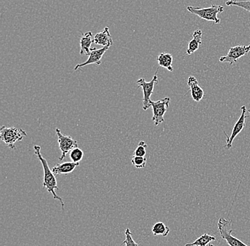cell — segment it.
I'll list each match as a JSON object with an SVG mask.
<instances>
[{
  "instance_id": "obj_21",
  "label": "cell",
  "mask_w": 250,
  "mask_h": 246,
  "mask_svg": "<svg viewBox=\"0 0 250 246\" xmlns=\"http://www.w3.org/2000/svg\"><path fill=\"white\" fill-rule=\"evenodd\" d=\"M147 159L145 157H138L133 155L132 164L137 169H144L146 166Z\"/></svg>"
},
{
  "instance_id": "obj_15",
  "label": "cell",
  "mask_w": 250,
  "mask_h": 246,
  "mask_svg": "<svg viewBox=\"0 0 250 246\" xmlns=\"http://www.w3.org/2000/svg\"><path fill=\"white\" fill-rule=\"evenodd\" d=\"M202 35L203 32L201 29H198L193 32V39L188 42L187 51L188 55H191L198 49L200 45L202 44Z\"/></svg>"
},
{
  "instance_id": "obj_17",
  "label": "cell",
  "mask_w": 250,
  "mask_h": 246,
  "mask_svg": "<svg viewBox=\"0 0 250 246\" xmlns=\"http://www.w3.org/2000/svg\"><path fill=\"white\" fill-rule=\"evenodd\" d=\"M215 240H216V238L215 236H210L208 233H205L201 237L198 238L194 242L191 243V244H186L184 246H206L210 244V243L212 241H215Z\"/></svg>"
},
{
  "instance_id": "obj_2",
  "label": "cell",
  "mask_w": 250,
  "mask_h": 246,
  "mask_svg": "<svg viewBox=\"0 0 250 246\" xmlns=\"http://www.w3.org/2000/svg\"><path fill=\"white\" fill-rule=\"evenodd\" d=\"M187 10L193 15H197L200 18L206 21L212 22L215 23H220V19L218 17L219 13H222L224 11L223 6L212 4L210 7L207 8H201L188 6Z\"/></svg>"
},
{
  "instance_id": "obj_9",
  "label": "cell",
  "mask_w": 250,
  "mask_h": 246,
  "mask_svg": "<svg viewBox=\"0 0 250 246\" xmlns=\"http://www.w3.org/2000/svg\"><path fill=\"white\" fill-rule=\"evenodd\" d=\"M242 113L240 117H239L238 120L236 122L235 125H234L233 130H232L231 135L228 137V134H226V132H224L225 134H226L227 138V145L226 148L228 150L232 147V142L233 140L240 133H241L243 128L245 126V120H246V112L247 108L245 106H242L241 108Z\"/></svg>"
},
{
  "instance_id": "obj_6",
  "label": "cell",
  "mask_w": 250,
  "mask_h": 246,
  "mask_svg": "<svg viewBox=\"0 0 250 246\" xmlns=\"http://www.w3.org/2000/svg\"><path fill=\"white\" fill-rule=\"evenodd\" d=\"M150 104L153 109L152 120L154 125L157 126L164 122V115L169 108L170 98L167 97L155 102L151 100Z\"/></svg>"
},
{
  "instance_id": "obj_11",
  "label": "cell",
  "mask_w": 250,
  "mask_h": 246,
  "mask_svg": "<svg viewBox=\"0 0 250 246\" xmlns=\"http://www.w3.org/2000/svg\"><path fill=\"white\" fill-rule=\"evenodd\" d=\"M94 37L93 33L91 31H87L86 33H81V40H80V46H81V51L80 55H90L91 51L92 43L93 42Z\"/></svg>"
},
{
  "instance_id": "obj_10",
  "label": "cell",
  "mask_w": 250,
  "mask_h": 246,
  "mask_svg": "<svg viewBox=\"0 0 250 246\" xmlns=\"http://www.w3.org/2000/svg\"><path fill=\"white\" fill-rule=\"evenodd\" d=\"M112 45L110 44V45L103 46V48H99V49H97L95 48H91L87 60L85 62L82 63V64H77L74 68V70H77L78 68H81V67H86V66L90 65V64H95L97 66L101 65L103 55L105 54L106 51L108 50L109 47Z\"/></svg>"
},
{
  "instance_id": "obj_14",
  "label": "cell",
  "mask_w": 250,
  "mask_h": 246,
  "mask_svg": "<svg viewBox=\"0 0 250 246\" xmlns=\"http://www.w3.org/2000/svg\"><path fill=\"white\" fill-rule=\"evenodd\" d=\"M80 163L68 162L56 164L53 167L52 172L55 175H68L71 173L76 167L79 166Z\"/></svg>"
},
{
  "instance_id": "obj_22",
  "label": "cell",
  "mask_w": 250,
  "mask_h": 246,
  "mask_svg": "<svg viewBox=\"0 0 250 246\" xmlns=\"http://www.w3.org/2000/svg\"><path fill=\"white\" fill-rule=\"evenodd\" d=\"M146 147H147V144L145 141H140V143L138 144V146L134 150V156L145 157L146 154Z\"/></svg>"
},
{
  "instance_id": "obj_5",
  "label": "cell",
  "mask_w": 250,
  "mask_h": 246,
  "mask_svg": "<svg viewBox=\"0 0 250 246\" xmlns=\"http://www.w3.org/2000/svg\"><path fill=\"white\" fill-rule=\"evenodd\" d=\"M158 69L156 70L155 75L153 77L152 80L149 82H146L145 78H141L138 81H137V86L138 87L142 88L143 90L144 98H143V108L144 111H146L148 108L151 107V96L154 92V86L155 84H157L159 82L157 76Z\"/></svg>"
},
{
  "instance_id": "obj_3",
  "label": "cell",
  "mask_w": 250,
  "mask_h": 246,
  "mask_svg": "<svg viewBox=\"0 0 250 246\" xmlns=\"http://www.w3.org/2000/svg\"><path fill=\"white\" fill-rule=\"evenodd\" d=\"M26 136L27 133L20 128L2 126L0 129V138L12 150H15L16 142L23 140V137Z\"/></svg>"
},
{
  "instance_id": "obj_7",
  "label": "cell",
  "mask_w": 250,
  "mask_h": 246,
  "mask_svg": "<svg viewBox=\"0 0 250 246\" xmlns=\"http://www.w3.org/2000/svg\"><path fill=\"white\" fill-rule=\"evenodd\" d=\"M56 133L59 139L58 142H59V148L62 151V156L59 157V160L62 161L68 153L78 147V143L77 141L73 139L71 136L62 134L59 128H56Z\"/></svg>"
},
{
  "instance_id": "obj_24",
  "label": "cell",
  "mask_w": 250,
  "mask_h": 246,
  "mask_svg": "<svg viewBox=\"0 0 250 246\" xmlns=\"http://www.w3.org/2000/svg\"><path fill=\"white\" fill-rule=\"evenodd\" d=\"M209 246H214L213 244H209Z\"/></svg>"
},
{
  "instance_id": "obj_16",
  "label": "cell",
  "mask_w": 250,
  "mask_h": 246,
  "mask_svg": "<svg viewBox=\"0 0 250 246\" xmlns=\"http://www.w3.org/2000/svg\"><path fill=\"white\" fill-rule=\"evenodd\" d=\"M158 64L159 67L162 68H167L168 71L172 72L173 70V56L169 53L163 52L158 56L157 59Z\"/></svg>"
},
{
  "instance_id": "obj_12",
  "label": "cell",
  "mask_w": 250,
  "mask_h": 246,
  "mask_svg": "<svg viewBox=\"0 0 250 246\" xmlns=\"http://www.w3.org/2000/svg\"><path fill=\"white\" fill-rule=\"evenodd\" d=\"M188 86H189L191 92V96L195 102H200L204 96V91L199 85L198 81L194 76H189L188 79Z\"/></svg>"
},
{
  "instance_id": "obj_18",
  "label": "cell",
  "mask_w": 250,
  "mask_h": 246,
  "mask_svg": "<svg viewBox=\"0 0 250 246\" xmlns=\"http://www.w3.org/2000/svg\"><path fill=\"white\" fill-rule=\"evenodd\" d=\"M151 231H152L154 236H162L166 237L169 233L170 229L167 225H165L162 222H157L152 227Z\"/></svg>"
},
{
  "instance_id": "obj_8",
  "label": "cell",
  "mask_w": 250,
  "mask_h": 246,
  "mask_svg": "<svg viewBox=\"0 0 250 246\" xmlns=\"http://www.w3.org/2000/svg\"><path fill=\"white\" fill-rule=\"evenodd\" d=\"M250 51V45L248 46L243 45V46L231 47L228 54L220 58V62L221 63H229L230 65H232L234 63L237 62V60L242 56L248 54Z\"/></svg>"
},
{
  "instance_id": "obj_25",
  "label": "cell",
  "mask_w": 250,
  "mask_h": 246,
  "mask_svg": "<svg viewBox=\"0 0 250 246\" xmlns=\"http://www.w3.org/2000/svg\"><path fill=\"white\" fill-rule=\"evenodd\" d=\"M249 112H250V109L249 110Z\"/></svg>"
},
{
  "instance_id": "obj_20",
  "label": "cell",
  "mask_w": 250,
  "mask_h": 246,
  "mask_svg": "<svg viewBox=\"0 0 250 246\" xmlns=\"http://www.w3.org/2000/svg\"><path fill=\"white\" fill-rule=\"evenodd\" d=\"M70 157L72 162L80 163V162L82 160L83 158L84 153L79 147H76V148L73 149V150L70 152Z\"/></svg>"
},
{
  "instance_id": "obj_13",
  "label": "cell",
  "mask_w": 250,
  "mask_h": 246,
  "mask_svg": "<svg viewBox=\"0 0 250 246\" xmlns=\"http://www.w3.org/2000/svg\"><path fill=\"white\" fill-rule=\"evenodd\" d=\"M93 42L96 45H101V46H105L108 45H113V40L111 37L109 33V28L106 26L104 29L101 32L95 34L94 37Z\"/></svg>"
},
{
  "instance_id": "obj_19",
  "label": "cell",
  "mask_w": 250,
  "mask_h": 246,
  "mask_svg": "<svg viewBox=\"0 0 250 246\" xmlns=\"http://www.w3.org/2000/svg\"><path fill=\"white\" fill-rule=\"evenodd\" d=\"M227 6H235L248 11L250 13V0L248 1H238V0H229L226 1Z\"/></svg>"
},
{
  "instance_id": "obj_1",
  "label": "cell",
  "mask_w": 250,
  "mask_h": 246,
  "mask_svg": "<svg viewBox=\"0 0 250 246\" xmlns=\"http://www.w3.org/2000/svg\"><path fill=\"white\" fill-rule=\"evenodd\" d=\"M34 154L37 155L39 161H40L41 163L42 164V166H43V189H46L47 192L51 193L53 197H54V200H59V201L61 202L62 210H63L65 203H64L62 199L56 194V190L59 189V187H58L57 186V180H56V175L53 173L52 170L50 169L46 159L42 156V153H41V147L39 146V145H34Z\"/></svg>"
},
{
  "instance_id": "obj_23",
  "label": "cell",
  "mask_w": 250,
  "mask_h": 246,
  "mask_svg": "<svg viewBox=\"0 0 250 246\" xmlns=\"http://www.w3.org/2000/svg\"><path fill=\"white\" fill-rule=\"evenodd\" d=\"M123 244L125 246H139L138 244L132 239V233L129 228H126L125 231V240Z\"/></svg>"
},
{
  "instance_id": "obj_4",
  "label": "cell",
  "mask_w": 250,
  "mask_h": 246,
  "mask_svg": "<svg viewBox=\"0 0 250 246\" xmlns=\"http://www.w3.org/2000/svg\"><path fill=\"white\" fill-rule=\"evenodd\" d=\"M232 224V221L228 220L225 218H220L219 219L218 231L220 232L222 239L226 240L229 246H250V245H247L242 241L232 236V232L233 231L231 228Z\"/></svg>"
}]
</instances>
